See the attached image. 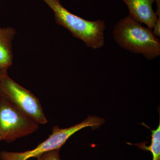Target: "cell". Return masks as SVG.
Segmentation results:
<instances>
[{"label": "cell", "mask_w": 160, "mask_h": 160, "mask_svg": "<svg viewBox=\"0 0 160 160\" xmlns=\"http://www.w3.org/2000/svg\"><path fill=\"white\" fill-rule=\"evenodd\" d=\"M154 2H156L157 5V15L158 17H160V0H154Z\"/></svg>", "instance_id": "11"}, {"label": "cell", "mask_w": 160, "mask_h": 160, "mask_svg": "<svg viewBox=\"0 0 160 160\" xmlns=\"http://www.w3.org/2000/svg\"><path fill=\"white\" fill-rule=\"evenodd\" d=\"M7 72L4 71L0 69V95L1 94V81H2V78L3 75L5 73H7Z\"/></svg>", "instance_id": "12"}, {"label": "cell", "mask_w": 160, "mask_h": 160, "mask_svg": "<svg viewBox=\"0 0 160 160\" xmlns=\"http://www.w3.org/2000/svg\"><path fill=\"white\" fill-rule=\"evenodd\" d=\"M112 34L116 42L130 52L142 55L149 60L160 55V42L152 29L143 27L129 16L115 25Z\"/></svg>", "instance_id": "1"}, {"label": "cell", "mask_w": 160, "mask_h": 160, "mask_svg": "<svg viewBox=\"0 0 160 160\" xmlns=\"http://www.w3.org/2000/svg\"><path fill=\"white\" fill-rule=\"evenodd\" d=\"M39 124L26 116L0 95V142L11 143L37 131Z\"/></svg>", "instance_id": "5"}, {"label": "cell", "mask_w": 160, "mask_h": 160, "mask_svg": "<svg viewBox=\"0 0 160 160\" xmlns=\"http://www.w3.org/2000/svg\"><path fill=\"white\" fill-rule=\"evenodd\" d=\"M129 10L132 18L140 23H143L152 29L158 17L152 9L154 0H122Z\"/></svg>", "instance_id": "6"}, {"label": "cell", "mask_w": 160, "mask_h": 160, "mask_svg": "<svg viewBox=\"0 0 160 160\" xmlns=\"http://www.w3.org/2000/svg\"><path fill=\"white\" fill-rule=\"evenodd\" d=\"M36 160H61L60 149H56L43 153L37 157Z\"/></svg>", "instance_id": "9"}, {"label": "cell", "mask_w": 160, "mask_h": 160, "mask_svg": "<svg viewBox=\"0 0 160 160\" xmlns=\"http://www.w3.org/2000/svg\"><path fill=\"white\" fill-rule=\"evenodd\" d=\"M153 34L157 38H160V17H158L156 22L153 26Z\"/></svg>", "instance_id": "10"}, {"label": "cell", "mask_w": 160, "mask_h": 160, "mask_svg": "<svg viewBox=\"0 0 160 160\" xmlns=\"http://www.w3.org/2000/svg\"><path fill=\"white\" fill-rule=\"evenodd\" d=\"M152 132L151 145L148 147L142 144H134L140 149L147 150L151 152L152 160H160V123L157 129L150 130Z\"/></svg>", "instance_id": "8"}, {"label": "cell", "mask_w": 160, "mask_h": 160, "mask_svg": "<svg viewBox=\"0 0 160 160\" xmlns=\"http://www.w3.org/2000/svg\"><path fill=\"white\" fill-rule=\"evenodd\" d=\"M53 12L58 25L70 32L74 37L82 40L92 49H100L105 44V22L89 21L71 13L61 4L60 0H42Z\"/></svg>", "instance_id": "2"}, {"label": "cell", "mask_w": 160, "mask_h": 160, "mask_svg": "<svg viewBox=\"0 0 160 160\" xmlns=\"http://www.w3.org/2000/svg\"><path fill=\"white\" fill-rule=\"evenodd\" d=\"M15 29L10 27H0V69L7 72L13 62L12 42Z\"/></svg>", "instance_id": "7"}, {"label": "cell", "mask_w": 160, "mask_h": 160, "mask_svg": "<svg viewBox=\"0 0 160 160\" xmlns=\"http://www.w3.org/2000/svg\"><path fill=\"white\" fill-rule=\"evenodd\" d=\"M105 122V119L103 118L89 116L82 122L69 128L61 129L58 126H55L48 138L34 149L22 152L2 151L0 152V160H28L36 158L45 152L60 149L72 135L81 129L89 127L98 129Z\"/></svg>", "instance_id": "3"}, {"label": "cell", "mask_w": 160, "mask_h": 160, "mask_svg": "<svg viewBox=\"0 0 160 160\" xmlns=\"http://www.w3.org/2000/svg\"><path fill=\"white\" fill-rule=\"evenodd\" d=\"M1 93L16 109L39 125L48 122L38 99L12 79L8 72L2 77Z\"/></svg>", "instance_id": "4"}]
</instances>
